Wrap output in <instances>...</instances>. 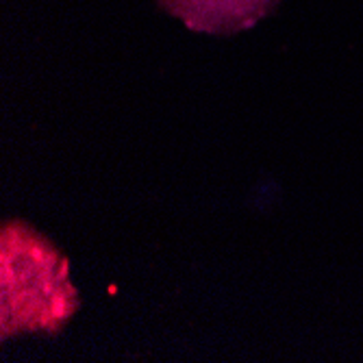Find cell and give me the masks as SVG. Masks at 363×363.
Here are the masks:
<instances>
[{
  "instance_id": "1",
  "label": "cell",
  "mask_w": 363,
  "mask_h": 363,
  "mask_svg": "<svg viewBox=\"0 0 363 363\" xmlns=\"http://www.w3.org/2000/svg\"><path fill=\"white\" fill-rule=\"evenodd\" d=\"M68 261L22 222L3 226L0 240V328L3 340L24 331H59L77 311Z\"/></svg>"
},
{
  "instance_id": "2",
  "label": "cell",
  "mask_w": 363,
  "mask_h": 363,
  "mask_svg": "<svg viewBox=\"0 0 363 363\" xmlns=\"http://www.w3.org/2000/svg\"><path fill=\"white\" fill-rule=\"evenodd\" d=\"M277 0H161L163 9L181 18L191 30L233 33L252 26Z\"/></svg>"
}]
</instances>
